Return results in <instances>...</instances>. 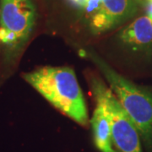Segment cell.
<instances>
[{"label":"cell","instance_id":"cell-1","mask_svg":"<svg viewBox=\"0 0 152 152\" xmlns=\"http://www.w3.org/2000/svg\"><path fill=\"white\" fill-rule=\"evenodd\" d=\"M25 80L55 108L77 124L86 126L88 111L75 71L69 67H42L26 73Z\"/></svg>","mask_w":152,"mask_h":152},{"label":"cell","instance_id":"cell-2","mask_svg":"<svg viewBox=\"0 0 152 152\" xmlns=\"http://www.w3.org/2000/svg\"><path fill=\"white\" fill-rule=\"evenodd\" d=\"M86 54L108 82L110 89L129 116L148 152H152V93L119 75L96 53Z\"/></svg>","mask_w":152,"mask_h":152},{"label":"cell","instance_id":"cell-3","mask_svg":"<svg viewBox=\"0 0 152 152\" xmlns=\"http://www.w3.org/2000/svg\"><path fill=\"white\" fill-rule=\"evenodd\" d=\"M91 89L93 93L102 97L106 104L114 150L117 152H142L140 134L112 90L98 80H93Z\"/></svg>","mask_w":152,"mask_h":152},{"label":"cell","instance_id":"cell-4","mask_svg":"<svg viewBox=\"0 0 152 152\" xmlns=\"http://www.w3.org/2000/svg\"><path fill=\"white\" fill-rule=\"evenodd\" d=\"M36 21V9L31 0H1V27L16 36L21 49L26 43Z\"/></svg>","mask_w":152,"mask_h":152},{"label":"cell","instance_id":"cell-5","mask_svg":"<svg viewBox=\"0 0 152 152\" xmlns=\"http://www.w3.org/2000/svg\"><path fill=\"white\" fill-rule=\"evenodd\" d=\"M138 10L134 0H103L101 8L90 17V28L99 35L118 27Z\"/></svg>","mask_w":152,"mask_h":152},{"label":"cell","instance_id":"cell-6","mask_svg":"<svg viewBox=\"0 0 152 152\" xmlns=\"http://www.w3.org/2000/svg\"><path fill=\"white\" fill-rule=\"evenodd\" d=\"M93 94L96 101V107L91 120L94 144L101 152H117L113 149L111 124L105 102L98 94Z\"/></svg>","mask_w":152,"mask_h":152},{"label":"cell","instance_id":"cell-7","mask_svg":"<svg viewBox=\"0 0 152 152\" xmlns=\"http://www.w3.org/2000/svg\"><path fill=\"white\" fill-rule=\"evenodd\" d=\"M121 42L134 51H146L152 47V20L139 17L120 32Z\"/></svg>","mask_w":152,"mask_h":152},{"label":"cell","instance_id":"cell-8","mask_svg":"<svg viewBox=\"0 0 152 152\" xmlns=\"http://www.w3.org/2000/svg\"><path fill=\"white\" fill-rule=\"evenodd\" d=\"M66 1L74 9L79 11H84L87 0H66Z\"/></svg>","mask_w":152,"mask_h":152},{"label":"cell","instance_id":"cell-9","mask_svg":"<svg viewBox=\"0 0 152 152\" xmlns=\"http://www.w3.org/2000/svg\"><path fill=\"white\" fill-rule=\"evenodd\" d=\"M145 13L146 16L149 17L152 20V2L148 1L145 3Z\"/></svg>","mask_w":152,"mask_h":152},{"label":"cell","instance_id":"cell-10","mask_svg":"<svg viewBox=\"0 0 152 152\" xmlns=\"http://www.w3.org/2000/svg\"><path fill=\"white\" fill-rule=\"evenodd\" d=\"M140 1H142V0H140ZM144 1H146V2H148V1H150V0H144Z\"/></svg>","mask_w":152,"mask_h":152}]
</instances>
